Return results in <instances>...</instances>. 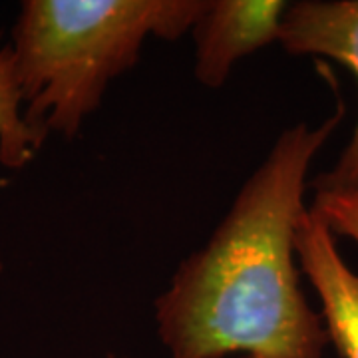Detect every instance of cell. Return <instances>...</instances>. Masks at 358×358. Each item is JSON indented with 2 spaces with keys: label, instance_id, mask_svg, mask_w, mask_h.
Here are the masks:
<instances>
[{
  "label": "cell",
  "instance_id": "obj_2",
  "mask_svg": "<svg viewBox=\"0 0 358 358\" xmlns=\"http://www.w3.org/2000/svg\"><path fill=\"white\" fill-rule=\"evenodd\" d=\"M205 0H28L14 26L13 60L24 120L44 140L76 136L108 84L138 62L150 36L176 40Z\"/></svg>",
  "mask_w": 358,
  "mask_h": 358
},
{
  "label": "cell",
  "instance_id": "obj_3",
  "mask_svg": "<svg viewBox=\"0 0 358 358\" xmlns=\"http://www.w3.org/2000/svg\"><path fill=\"white\" fill-rule=\"evenodd\" d=\"M279 42L294 56L333 58L358 78V0H301L287 4ZM315 189H358V124L336 166L315 179Z\"/></svg>",
  "mask_w": 358,
  "mask_h": 358
},
{
  "label": "cell",
  "instance_id": "obj_4",
  "mask_svg": "<svg viewBox=\"0 0 358 358\" xmlns=\"http://www.w3.org/2000/svg\"><path fill=\"white\" fill-rule=\"evenodd\" d=\"M287 2L281 0H205L193 24L195 76L207 88H221L243 56L279 42Z\"/></svg>",
  "mask_w": 358,
  "mask_h": 358
},
{
  "label": "cell",
  "instance_id": "obj_5",
  "mask_svg": "<svg viewBox=\"0 0 358 358\" xmlns=\"http://www.w3.org/2000/svg\"><path fill=\"white\" fill-rule=\"evenodd\" d=\"M299 268L320 299V317L343 358H358V273L345 263L334 235L310 207L296 231Z\"/></svg>",
  "mask_w": 358,
  "mask_h": 358
},
{
  "label": "cell",
  "instance_id": "obj_7",
  "mask_svg": "<svg viewBox=\"0 0 358 358\" xmlns=\"http://www.w3.org/2000/svg\"><path fill=\"white\" fill-rule=\"evenodd\" d=\"M310 209L319 213L333 235H345L358 243V189L317 192Z\"/></svg>",
  "mask_w": 358,
  "mask_h": 358
},
{
  "label": "cell",
  "instance_id": "obj_6",
  "mask_svg": "<svg viewBox=\"0 0 358 358\" xmlns=\"http://www.w3.org/2000/svg\"><path fill=\"white\" fill-rule=\"evenodd\" d=\"M42 141L24 120L13 48L0 46V162L6 167L26 166L40 150Z\"/></svg>",
  "mask_w": 358,
  "mask_h": 358
},
{
  "label": "cell",
  "instance_id": "obj_8",
  "mask_svg": "<svg viewBox=\"0 0 358 358\" xmlns=\"http://www.w3.org/2000/svg\"><path fill=\"white\" fill-rule=\"evenodd\" d=\"M241 358H251V357H241Z\"/></svg>",
  "mask_w": 358,
  "mask_h": 358
},
{
  "label": "cell",
  "instance_id": "obj_1",
  "mask_svg": "<svg viewBox=\"0 0 358 358\" xmlns=\"http://www.w3.org/2000/svg\"><path fill=\"white\" fill-rule=\"evenodd\" d=\"M343 114L338 106L319 128L282 131L209 241L179 265L155 301L169 357L322 358L329 334L301 289L296 231L310 162Z\"/></svg>",
  "mask_w": 358,
  "mask_h": 358
}]
</instances>
